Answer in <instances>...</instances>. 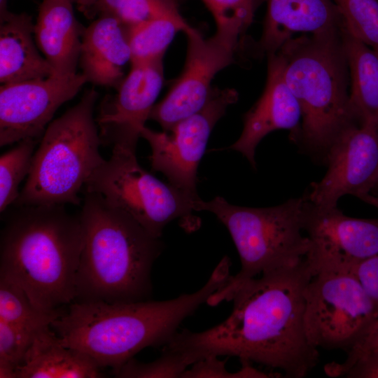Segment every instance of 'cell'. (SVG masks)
Here are the masks:
<instances>
[{
	"mask_svg": "<svg viewBox=\"0 0 378 378\" xmlns=\"http://www.w3.org/2000/svg\"><path fill=\"white\" fill-rule=\"evenodd\" d=\"M365 202L373 206L378 207V198L376 197L369 195L368 196L366 197Z\"/></svg>",
	"mask_w": 378,
	"mask_h": 378,
	"instance_id": "37",
	"label": "cell"
},
{
	"mask_svg": "<svg viewBox=\"0 0 378 378\" xmlns=\"http://www.w3.org/2000/svg\"><path fill=\"white\" fill-rule=\"evenodd\" d=\"M218 357L210 355L195 361L190 369L185 370L181 377L241 378L239 370L235 372H230L225 368L227 359L223 360Z\"/></svg>",
	"mask_w": 378,
	"mask_h": 378,
	"instance_id": "32",
	"label": "cell"
},
{
	"mask_svg": "<svg viewBox=\"0 0 378 378\" xmlns=\"http://www.w3.org/2000/svg\"><path fill=\"white\" fill-rule=\"evenodd\" d=\"M267 57L265 90L246 113L240 136L227 147V149L240 152L254 168L256 167L255 151L259 142L276 130H288L299 134L302 120L299 103L285 80L280 55L276 52Z\"/></svg>",
	"mask_w": 378,
	"mask_h": 378,
	"instance_id": "16",
	"label": "cell"
},
{
	"mask_svg": "<svg viewBox=\"0 0 378 378\" xmlns=\"http://www.w3.org/2000/svg\"><path fill=\"white\" fill-rule=\"evenodd\" d=\"M79 217L85 231L74 301L149 300L151 270L160 238L100 195L85 192Z\"/></svg>",
	"mask_w": 378,
	"mask_h": 378,
	"instance_id": "4",
	"label": "cell"
},
{
	"mask_svg": "<svg viewBox=\"0 0 378 378\" xmlns=\"http://www.w3.org/2000/svg\"><path fill=\"white\" fill-rule=\"evenodd\" d=\"M101 367L86 354L63 345L51 326L38 331L15 378H96Z\"/></svg>",
	"mask_w": 378,
	"mask_h": 378,
	"instance_id": "21",
	"label": "cell"
},
{
	"mask_svg": "<svg viewBox=\"0 0 378 378\" xmlns=\"http://www.w3.org/2000/svg\"><path fill=\"white\" fill-rule=\"evenodd\" d=\"M8 0H0V23L3 22L12 13L8 9Z\"/></svg>",
	"mask_w": 378,
	"mask_h": 378,
	"instance_id": "36",
	"label": "cell"
},
{
	"mask_svg": "<svg viewBox=\"0 0 378 378\" xmlns=\"http://www.w3.org/2000/svg\"><path fill=\"white\" fill-rule=\"evenodd\" d=\"M40 139L21 140L0 158V212L4 213L18 199L19 185L29 175L34 148Z\"/></svg>",
	"mask_w": 378,
	"mask_h": 378,
	"instance_id": "25",
	"label": "cell"
},
{
	"mask_svg": "<svg viewBox=\"0 0 378 378\" xmlns=\"http://www.w3.org/2000/svg\"><path fill=\"white\" fill-rule=\"evenodd\" d=\"M342 27L293 36L277 52L285 80L301 108L299 134L314 150L326 152L344 130L357 125L349 106Z\"/></svg>",
	"mask_w": 378,
	"mask_h": 378,
	"instance_id": "5",
	"label": "cell"
},
{
	"mask_svg": "<svg viewBox=\"0 0 378 378\" xmlns=\"http://www.w3.org/2000/svg\"><path fill=\"white\" fill-rule=\"evenodd\" d=\"M84 240L79 215L64 205L15 206L1 233L0 275L22 288L39 309L60 310L75 300Z\"/></svg>",
	"mask_w": 378,
	"mask_h": 378,
	"instance_id": "3",
	"label": "cell"
},
{
	"mask_svg": "<svg viewBox=\"0 0 378 378\" xmlns=\"http://www.w3.org/2000/svg\"><path fill=\"white\" fill-rule=\"evenodd\" d=\"M88 83L82 73L1 85L0 146L41 139L55 113Z\"/></svg>",
	"mask_w": 378,
	"mask_h": 378,
	"instance_id": "13",
	"label": "cell"
},
{
	"mask_svg": "<svg viewBox=\"0 0 378 378\" xmlns=\"http://www.w3.org/2000/svg\"><path fill=\"white\" fill-rule=\"evenodd\" d=\"M261 274L235 293L224 321L202 332H176L165 346L190 365L207 356H229L277 369L285 377L307 376L319 358L304 324V292L313 276L307 262Z\"/></svg>",
	"mask_w": 378,
	"mask_h": 378,
	"instance_id": "1",
	"label": "cell"
},
{
	"mask_svg": "<svg viewBox=\"0 0 378 378\" xmlns=\"http://www.w3.org/2000/svg\"><path fill=\"white\" fill-rule=\"evenodd\" d=\"M374 351H378V319L365 337L347 352V356L343 362L328 363L324 367V371L329 377H342L346 370L358 358Z\"/></svg>",
	"mask_w": 378,
	"mask_h": 378,
	"instance_id": "31",
	"label": "cell"
},
{
	"mask_svg": "<svg viewBox=\"0 0 378 378\" xmlns=\"http://www.w3.org/2000/svg\"><path fill=\"white\" fill-rule=\"evenodd\" d=\"M40 330L0 321V378H15L17 368Z\"/></svg>",
	"mask_w": 378,
	"mask_h": 378,
	"instance_id": "28",
	"label": "cell"
},
{
	"mask_svg": "<svg viewBox=\"0 0 378 378\" xmlns=\"http://www.w3.org/2000/svg\"><path fill=\"white\" fill-rule=\"evenodd\" d=\"M326 153V174L313 184L307 198L313 205L335 207L342 196L360 199L378 185L377 127L357 124L346 128Z\"/></svg>",
	"mask_w": 378,
	"mask_h": 378,
	"instance_id": "14",
	"label": "cell"
},
{
	"mask_svg": "<svg viewBox=\"0 0 378 378\" xmlns=\"http://www.w3.org/2000/svg\"><path fill=\"white\" fill-rule=\"evenodd\" d=\"M224 257L198 290L164 301H73L51 324L61 343L116 369L149 346L165 345L183 321L229 280Z\"/></svg>",
	"mask_w": 378,
	"mask_h": 378,
	"instance_id": "2",
	"label": "cell"
},
{
	"mask_svg": "<svg viewBox=\"0 0 378 378\" xmlns=\"http://www.w3.org/2000/svg\"><path fill=\"white\" fill-rule=\"evenodd\" d=\"M189 365L181 354L164 346L161 356L155 360L142 363L132 358L112 370V373L121 378H174L181 377Z\"/></svg>",
	"mask_w": 378,
	"mask_h": 378,
	"instance_id": "29",
	"label": "cell"
},
{
	"mask_svg": "<svg viewBox=\"0 0 378 378\" xmlns=\"http://www.w3.org/2000/svg\"><path fill=\"white\" fill-rule=\"evenodd\" d=\"M190 27L180 13L128 25L131 64L163 57L175 35Z\"/></svg>",
	"mask_w": 378,
	"mask_h": 378,
	"instance_id": "23",
	"label": "cell"
},
{
	"mask_svg": "<svg viewBox=\"0 0 378 378\" xmlns=\"http://www.w3.org/2000/svg\"><path fill=\"white\" fill-rule=\"evenodd\" d=\"M178 13H180L176 0H97L88 17L110 15L132 25Z\"/></svg>",
	"mask_w": 378,
	"mask_h": 378,
	"instance_id": "26",
	"label": "cell"
},
{
	"mask_svg": "<svg viewBox=\"0 0 378 378\" xmlns=\"http://www.w3.org/2000/svg\"><path fill=\"white\" fill-rule=\"evenodd\" d=\"M62 309L46 312L37 307L16 283L0 275V321L39 330L50 326Z\"/></svg>",
	"mask_w": 378,
	"mask_h": 378,
	"instance_id": "24",
	"label": "cell"
},
{
	"mask_svg": "<svg viewBox=\"0 0 378 378\" xmlns=\"http://www.w3.org/2000/svg\"><path fill=\"white\" fill-rule=\"evenodd\" d=\"M267 12L258 42L260 54L277 52L295 34H318L342 26L333 0H265Z\"/></svg>",
	"mask_w": 378,
	"mask_h": 378,
	"instance_id": "17",
	"label": "cell"
},
{
	"mask_svg": "<svg viewBox=\"0 0 378 378\" xmlns=\"http://www.w3.org/2000/svg\"><path fill=\"white\" fill-rule=\"evenodd\" d=\"M98 92L91 88L46 127L24 186L13 205H78V194L104 162L94 118Z\"/></svg>",
	"mask_w": 378,
	"mask_h": 378,
	"instance_id": "7",
	"label": "cell"
},
{
	"mask_svg": "<svg viewBox=\"0 0 378 378\" xmlns=\"http://www.w3.org/2000/svg\"><path fill=\"white\" fill-rule=\"evenodd\" d=\"M349 272L362 285L378 311V254L360 262Z\"/></svg>",
	"mask_w": 378,
	"mask_h": 378,
	"instance_id": "33",
	"label": "cell"
},
{
	"mask_svg": "<svg viewBox=\"0 0 378 378\" xmlns=\"http://www.w3.org/2000/svg\"><path fill=\"white\" fill-rule=\"evenodd\" d=\"M84 188L127 213L158 238L171 221L191 217L197 201L144 169L136 149L120 146L112 148L109 160L96 169Z\"/></svg>",
	"mask_w": 378,
	"mask_h": 378,
	"instance_id": "8",
	"label": "cell"
},
{
	"mask_svg": "<svg viewBox=\"0 0 378 378\" xmlns=\"http://www.w3.org/2000/svg\"><path fill=\"white\" fill-rule=\"evenodd\" d=\"M344 27L378 52V0H333Z\"/></svg>",
	"mask_w": 378,
	"mask_h": 378,
	"instance_id": "27",
	"label": "cell"
},
{
	"mask_svg": "<svg viewBox=\"0 0 378 378\" xmlns=\"http://www.w3.org/2000/svg\"><path fill=\"white\" fill-rule=\"evenodd\" d=\"M303 224L309 240L305 259L313 276L349 272L378 254V218L348 216L337 206L318 207L305 200Z\"/></svg>",
	"mask_w": 378,
	"mask_h": 378,
	"instance_id": "12",
	"label": "cell"
},
{
	"mask_svg": "<svg viewBox=\"0 0 378 378\" xmlns=\"http://www.w3.org/2000/svg\"><path fill=\"white\" fill-rule=\"evenodd\" d=\"M304 324L309 343L347 352L368 333L378 311L351 272H326L312 277L304 292Z\"/></svg>",
	"mask_w": 378,
	"mask_h": 378,
	"instance_id": "9",
	"label": "cell"
},
{
	"mask_svg": "<svg viewBox=\"0 0 378 378\" xmlns=\"http://www.w3.org/2000/svg\"><path fill=\"white\" fill-rule=\"evenodd\" d=\"M162 58L132 63L113 97L101 104L95 118L102 144L136 149L162 86Z\"/></svg>",
	"mask_w": 378,
	"mask_h": 378,
	"instance_id": "15",
	"label": "cell"
},
{
	"mask_svg": "<svg viewBox=\"0 0 378 378\" xmlns=\"http://www.w3.org/2000/svg\"><path fill=\"white\" fill-rule=\"evenodd\" d=\"M305 200L295 198L275 206H237L217 196L194 203V211L213 213L228 230L237 249L241 269L207 300L209 306L231 301L235 293L258 274L295 265L309 248L303 235Z\"/></svg>",
	"mask_w": 378,
	"mask_h": 378,
	"instance_id": "6",
	"label": "cell"
},
{
	"mask_svg": "<svg viewBox=\"0 0 378 378\" xmlns=\"http://www.w3.org/2000/svg\"><path fill=\"white\" fill-rule=\"evenodd\" d=\"M72 3L77 4L79 10L86 16L88 15L97 0H69Z\"/></svg>",
	"mask_w": 378,
	"mask_h": 378,
	"instance_id": "35",
	"label": "cell"
},
{
	"mask_svg": "<svg viewBox=\"0 0 378 378\" xmlns=\"http://www.w3.org/2000/svg\"><path fill=\"white\" fill-rule=\"evenodd\" d=\"M83 30L69 0H43L41 4L34 38L55 76L77 74Z\"/></svg>",
	"mask_w": 378,
	"mask_h": 378,
	"instance_id": "19",
	"label": "cell"
},
{
	"mask_svg": "<svg viewBox=\"0 0 378 378\" xmlns=\"http://www.w3.org/2000/svg\"><path fill=\"white\" fill-rule=\"evenodd\" d=\"M237 99L234 89L214 87L200 111L181 120L169 131L157 132L144 127L141 137L150 146L152 169L162 172L169 184L190 198L200 199L196 190L198 165L214 127Z\"/></svg>",
	"mask_w": 378,
	"mask_h": 378,
	"instance_id": "11",
	"label": "cell"
},
{
	"mask_svg": "<svg viewBox=\"0 0 378 378\" xmlns=\"http://www.w3.org/2000/svg\"><path fill=\"white\" fill-rule=\"evenodd\" d=\"M216 25L215 34L207 38L192 27L185 32L188 46L183 70L149 115L163 131L200 111L209 97L214 76L234 61L239 36L247 27L239 20Z\"/></svg>",
	"mask_w": 378,
	"mask_h": 378,
	"instance_id": "10",
	"label": "cell"
},
{
	"mask_svg": "<svg viewBox=\"0 0 378 378\" xmlns=\"http://www.w3.org/2000/svg\"><path fill=\"white\" fill-rule=\"evenodd\" d=\"M348 378H378V351L358 358L344 373Z\"/></svg>",
	"mask_w": 378,
	"mask_h": 378,
	"instance_id": "34",
	"label": "cell"
},
{
	"mask_svg": "<svg viewBox=\"0 0 378 378\" xmlns=\"http://www.w3.org/2000/svg\"><path fill=\"white\" fill-rule=\"evenodd\" d=\"M342 37L349 74V106L358 125L378 127V52L342 24Z\"/></svg>",
	"mask_w": 378,
	"mask_h": 378,
	"instance_id": "22",
	"label": "cell"
},
{
	"mask_svg": "<svg viewBox=\"0 0 378 378\" xmlns=\"http://www.w3.org/2000/svg\"><path fill=\"white\" fill-rule=\"evenodd\" d=\"M131 60L128 24L102 14L84 29L78 64L88 82L118 87Z\"/></svg>",
	"mask_w": 378,
	"mask_h": 378,
	"instance_id": "18",
	"label": "cell"
},
{
	"mask_svg": "<svg viewBox=\"0 0 378 378\" xmlns=\"http://www.w3.org/2000/svg\"><path fill=\"white\" fill-rule=\"evenodd\" d=\"M216 23L241 20L246 27L252 22L256 9L265 0H202Z\"/></svg>",
	"mask_w": 378,
	"mask_h": 378,
	"instance_id": "30",
	"label": "cell"
},
{
	"mask_svg": "<svg viewBox=\"0 0 378 378\" xmlns=\"http://www.w3.org/2000/svg\"><path fill=\"white\" fill-rule=\"evenodd\" d=\"M34 24L27 13H13L0 23L1 85L55 76L34 38Z\"/></svg>",
	"mask_w": 378,
	"mask_h": 378,
	"instance_id": "20",
	"label": "cell"
}]
</instances>
